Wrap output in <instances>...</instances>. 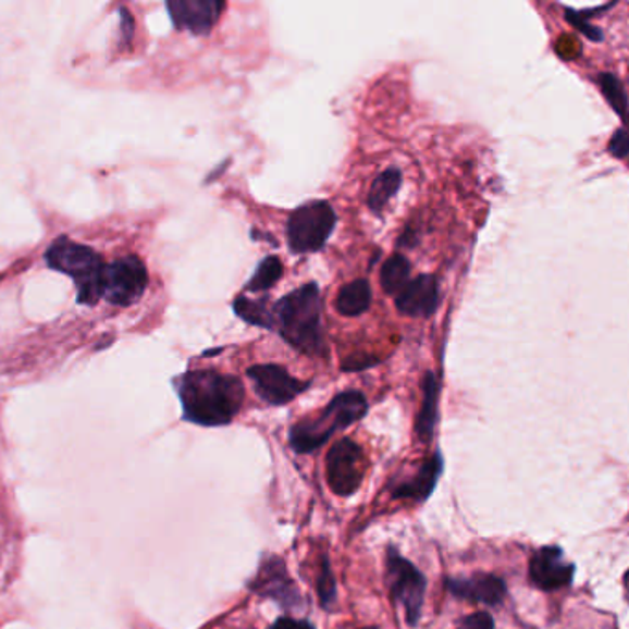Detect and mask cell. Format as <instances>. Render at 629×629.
Wrapping results in <instances>:
<instances>
[{
    "label": "cell",
    "mask_w": 629,
    "mask_h": 629,
    "mask_svg": "<svg viewBox=\"0 0 629 629\" xmlns=\"http://www.w3.org/2000/svg\"><path fill=\"white\" fill-rule=\"evenodd\" d=\"M379 362L377 358L368 357V355H363V357L357 358L351 357L347 358L344 363H342V370L344 371H362L368 370L371 366H375Z\"/></svg>",
    "instance_id": "cell-27"
},
{
    "label": "cell",
    "mask_w": 629,
    "mask_h": 629,
    "mask_svg": "<svg viewBox=\"0 0 629 629\" xmlns=\"http://www.w3.org/2000/svg\"><path fill=\"white\" fill-rule=\"evenodd\" d=\"M400 185H403V172L397 166L386 169L381 176H377L375 182L371 185L370 194H368V207L371 211L375 214L382 212L387 201L399 193Z\"/></svg>",
    "instance_id": "cell-18"
},
{
    "label": "cell",
    "mask_w": 629,
    "mask_h": 629,
    "mask_svg": "<svg viewBox=\"0 0 629 629\" xmlns=\"http://www.w3.org/2000/svg\"><path fill=\"white\" fill-rule=\"evenodd\" d=\"M421 387H423V403H421V410H419L418 421H416V432H418L421 442H430L434 436V429H436L437 395H440L437 379L432 371L423 377Z\"/></svg>",
    "instance_id": "cell-17"
},
{
    "label": "cell",
    "mask_w": 629,
    "mask_h": 629,
    "mask_svg": "<svg viewBox=\"0 0 629 629\" xmlns=\"http://www.w3.org/2000/svg\"><path fill=\"white\" fill-rule=\"evenodd\" d=\"M368 414V399L358 390H345L329 400L316 418L301 419L288 432L294 453L310 454L323 447L338 430L349 429Z\"/></svg>",
    "instance_id": "cell-3"
},
{
    "label": "cell",
    "mask_w": 629,
    "mask_h": 629,
    "mask_svg": "<svg viewBox=\"0 0 629 629\" xmlns=\"http://www.w3.org/2000/svg\"><path fill=\"white\" fill-rule=\"evenodd\" d=\"M443 466H445V461H443L442 453L437 451L430 456L429 460L419 464L418 469L410 472L406 479L392 485V498L395 501L408 498V501H416V503L429 501L430 495L437 488V482L442 479Z\"/></svg>",
    "instance_id": "cell-14"
},
{
    "label": "cell",
    "mask_w": 629,
    "mask_h": 629,
    "mask_svg": "<svg viewBox=\"0 0 629 629\" xmlns=\"http://www.w3.org/2000/svg\"><path fill=\"white\" fill-rule=\"evenodd\" d=\"M456 629H495V620L490 613H472V615L461 618Z\"/></svg>",
    "instance_id": "cell-24"
},
{
    "label": "cell",
    "mask_w": 629,
    "mask_h": 629,
    "mask_svg": "<svg viewBox=\"0 0 629 629\" xmlns=\"http://www.w3.org/2000/svg\"><path fill=\"white\" fill-rule=\"evenodd\" d=\"M360 629H381V628H377V626H368V628H360Z\"/></svg>",
    "instance_id": "cell-29"
},
{
    "label": "cell",
    "mask_w": 629,
    "mask_h": 629,
    "mask_svg": "<svg viewBox=\"0 0 629 629\" xmlns=\"http://www.w3.org/2000/svg\"><path fill=\"white\" fill-rule=\"evenodd\" d=\"M233 309H235V314L238 316L240 320L249 323V325L275 331L273 309L268 307L264 299L257 301V299H249V297H236L235 303H233Z\"/></svg>",
    "instance_id": "cell-20"
},
{
    "label": "cell",
    "mask_w": 629,
    "mask_h": 629,
    "mask_svg": "<svg viewBox=\"0 0 629 629\" xmlns=\"http://www.w3.org/2000/svg\"><path fill=\"white\" fill-rule=\"evenodd\" d=\"M249 381L254 382L255 394L272 406L288 405L305 390H309L310 382L299 381L292 377L283 366L275 363H260L248 370Z\"/></svg>",
    "instance_id": "cell-11"
},
{
    "label": "cell",
    "mask_w": 629,
    "mask_h": 629,
    "mask_svg": "<svg viewBox=\"0 0 629 629\" xmlns=\"http://www.w3.org/2000/svg\"><path fill=\"white\" fill-rule=\"evenodd\" d=\"M386 581L392 602L405 609L406 622L416 628L423 615L427 578L392 545L386 551Z\"/></svg>",
    "instance_id": "cell-6"
},
{
    "label": "cell",
    "mask_w": 629,
    "mask_h": 629,
    "mask_svg": "<svg viewBox=\"0 0 629 629\" xmlns=\"http://www.w3.org/2000/svg\"><path fill=\"white\" fill-rule=\"evenodd\" d=\"M49 267L58 272L67 273L78 286V301L95 305L100 299L102 286V257L95 249L73 243L67 236L58 238L45 255Z\"/></svg>",
    "instance_id": "cell-4"
},
{
    "label": "cell",
    "mask_w": 629,
    "mask_h": 629,
    "mask_svg": "<svg viewBox=\"0 0 629 629\" xmlns=\"http://www.w3.org/2000/svg\"><path fill=\"white\" fill-rule=\"evenodd\" d=\"M316 593H318V599H320L321 607L325 612H331L336 605L338 588H336V578H334L333 567H331L328 556L321 557L320 576H318V583H316Z\"/></svg>",
    "instance_id": "cell-22"
},
{
    "label": "cell",
    "mask_w": 629,
    "mask_h": 629,
    "mask_svg": "<svg viewBox=\"0 0 629 629\" xmlns=\"http://www.w3.org/2000/svg\"><path fill=\"white\" fill-rule=\"evenodd\" d=\"M371 296L373 294H371L370 281L357 279L349 285L342 286L334 301V309L345 318H357L370 309Z\"/></svg>",
    "instance_id": "cell-16"
},
{
    "label": "cell",
    "mask_w": 629,
    "mask_h": 629,
    "mask_svg": "<svg viewBox=\"0 0 629 629\" xmlns=\"http://www.w3.org/2000/svg\"><path fill=\"white\" fill-rule=\"evenodd\" d=\"M268 629H316L309 620H297L292 617H281L275 622L270 624Z\"/></svg>",
    "instance_id": "cell-28"
},
{
    "label": "cell",
    "mask_w": 629,
    "mask_h": 629,
    "mask_svg": "<svg viewBox=\"0 0 629 629\" xmlns=\"http://www.w3.org/2000/svg\"><path fill=\"white\" fill-rule=\"evenodd\" d=\"M447 591L454 599L477 602L490 607L503 604L508 596V588L503 578L490 572H477L469 578H447Z\"/></svg>",
    "instance_id": "cell-13"
},
{
    "label": "cell",
    "mask_w": 629,
    "mask_h": 629,
    "mask_svg": "<svg viewBox=\"0 0 629 629\" xmlns=\"http://www.w3.org/2000/svg\"><path fill=\"white\" fill-rule=\"evenodd\" d=\"M183 418L201 427H224L244 405V384L238 377L220 371H188L176 381Z\"/></svg>",
    "instance_id": "cell-1"
},
{
    "label": "cell",
    "mask_w": 629,
    "mask_h": 629,
    "mask_svg": "<svg viewBox=\"0 0 629 629\" xmlns=\"http://www.w3.org/2000/svg\"><path fill=\"white\" fill-rule=\"evenodd\" d=\"M336 227V212L329 201L303 203L291 212L286 224L288 246L294 254H314L328 244Z\"/></svg>",
    "instance_id": "cell-5"
},
{
    "label": "cell",
    "mask_w": 629,
    "mask_h": 629,
    "mask_svg": "<svg viewBox=\"0 0 629 629\" xmlns=\"http://www.w3.org/2000/svg\"><path fill=\"white\" fill-rule=\"evenodd\" d=\"M607 150H609V153L615 156L617 159L628 158L629 139L624 127L617 130V134L613 135L612 140H609V146H607Z\"/></svg>",
    "instance_id": "cell-26"
},
{
    "label": "cell",
    "mask_w": 629,
    "mask_h": 629,
    "mask_svg": "<svg viewBox=\"0 0 629 629\" xmlns=\"http://www.w3.org/2000/svg\"><path fill=\"white\" fill-rule=\"evenodd\" d=\"M411 267L405 255L394 254L381 268L382 291L395 296L410 283Z\"/></svg>",
    "instance_id": "cell-19"
},
{
    "label": "cell",
    "mask_w": 629,
    "mask_h": 629,
    "mask_svg": "<svg viewBox=\"0 0 629 629\" xmlns=\"http://www.w3.org/2000/svg\"><path fill=\"white\" fill-rule=\"evenodd\" d=\"M275 331L307 357H325L328 344L321 325V296L316 283L286 294L273 305Z\"/></svg>",
    "instance_id": "cell-2"
},
{
    "label": "cell",
    "mask_w": 629,
    "mask_h": 629,
    "mask_svg": "<svg viewBox=\"0 0 629 629\" xmlns=\"http://www.w3.org/2000/svg\"><path fill=\"white\" fill-rule=\"evenodd\" d=\"M166 8L177 30L207 36L219 23L225 4L220 0H169Z\"/></svg>",
    "instance_id": "cell-12"
},
{
    "label": "cell",
    "mask_w": 629,
    "mask_h": 629,
    "mask_svg": "<svg viewBox=\"0 0 629 629\" xmlns=\"http://www.w3.org/2000/svg\"><path fill=\"white\" fill-rule=\"evenodd\" d=\"M248 588L249 591L259 594L260 599L278 602L286 612H301L305 607L296 581L292 580L285 562L279 556L264 557Z\"/></svg>",
    "instance_id": "cell-9"
},
{
    "label": "cell",
    "mask_w": 629,
    "mask_h": 629,
    "mask_svg": "<svg viewBox=\"0 0 629 629\" xmlns=\"http://www.w3.org/2000/svg\"><path fill=\"white\" fill-rule=\"evenodd\" d=\"M576 565L565 557L562 546H541L528 563V578L539 591L552 593L572 585Z\"/></svg>",
    "instance_id": "cell-10"
},
{
    "label": "cell",
    "mask_w": 629,
    "mask_h": 629,
    "mask_svg": "<svg viewBox=\"0 0 629 629\" xmlns=\"http://www.w3.org/2000/svg\"><path fill=\"white\" fill-rule=\"evenodd\" d=\"M565 12H567V21L572 23L581 34H585L591 41H602V39H604L602 32H600L599 28H594V26L588 25V21L583 18L580 12H575V10H569V8H567Z\"/></svg>",
    "instance_id": "cell-25"
},
{
    "label": "cell",
    "mask_w": 629,
    "mask_h": 629,
    "mask_svg": "<svg viewBox=\"0 0 629 629\" xmlns=\"http://www.w3.org/2000/svg\"><path fill=\"white\" fill-rule=\"evenodd\" d=\"M148 285V273L139 257H122L103 268L100 296L111 305L127 307L139 301Z\"/></svg>",
    "instance_id": "cell-8"
},
{
    "label": "cell",
    "mask_w": 629,
    "mask_h": 629,
    "mask_svg": "<svg viewBox=\"0 0 629 629\" xmlns=\"http://www.w3.org/2000/svg\"><path fill=\"white\" fill-rule=\"evenodd\" d=\"M600 91L604 92L605 100L609 102L613 110L617 111L620 119H626V108H628V95L624 89V84L617 74L604 73L599 78Z\"/></svg>",
    "instance_id": "cell-23"
},
{
    "label": "cell",
    "mask_w": 629,
    "mask_h": 629,
    "mask_svg": "<svg viewBox=\"0 0 629 629\" xmlns=\"http://www.w3.org/2000/svg\"><path fill=\"white\" fill-rule=\"evenodd\" d=\"M281 278H283V262L275 255H270L267 259L260 260L257 272L254 273L246 288L248 292H267L278 285Z\"/></svg>",
    "instance_id": "cell-21"
},
{
    "label": "cell",
    "mask_w": 629,
    "mask_h": 629,
    "mask_svg": "<svg viewBox=\"0 0 629 629\" xmlns=\"http://www.w3.org/2000/svg\"><path fill=\"white\" fill-rule=\"evenodd\" d=\"M368 471L363 448L349 437L334 443L325 458L328 484L334 495L353 496L360 490Z\"/></svg>",
    "instance_id": "cell-7"
},
{
    "label": "cell",
    "mask_w": 629,
    "mask_h": 629,
    "mask_svg": "<svg viewBox=\"0 0 629 629\" xmlns=\"http://www.w3.org/2000/svg\"><path fill=\"white\" fill-rule=\"evenodd\" d=\"M397 310L408 318H430L440 305V283L434 275L424 273L410 281L395 299Z\"/></svg>",
    "instance_id": "cell-15"
}]
</instances>
